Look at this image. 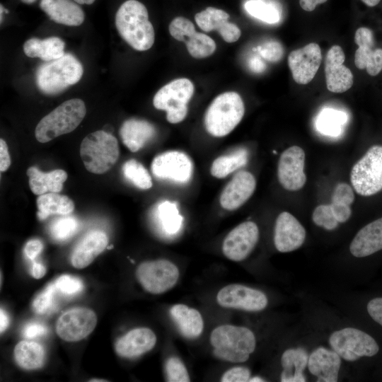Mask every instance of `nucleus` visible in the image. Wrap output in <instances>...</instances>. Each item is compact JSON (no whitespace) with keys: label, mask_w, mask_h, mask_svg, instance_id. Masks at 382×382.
I'll return each instance as SVG.
<instances>
[{"label":"nucleus","mask_w":382,"mask_h":382,"mask_svg":"<svg viewBox=\"0 0 382 382\" xmlns=\"http://www.w3.org/2000/svg\"><path fill=\"white\" fill-rule=\"evenodd\" d=\"M115 26L122 37L138 51L149 50L155 40V33L149 20L146 6L137 0L124 2L115 15Z\"/></svg>","instance_id":"f257e3e1"},{"label":"nucleus","mask_w":382,"mask_h":382,"mask_svg":"<svg viewBox=\"0 0 382 382\" xmlns=\"http://www.w3.org/2000/svg\"><path fill=\"white\" fill-rule=\"evenodd\" d=\"M210 342L216 357L232 363L246 361L256 347V338L251 330L233 325L214 328Z\"/></svg>","instance_id":"f03ea898"},{"label":"nucleus","mask_w":382,"mask_h":382,"mask_svg":"<svg viewBox=\"0 0 382 382\" xmlns=\"http://www.w3.org/2000/svg\"><path fill=\"white\" fill-rule=\"evenodd\" d=\"M83 73L81 62L71 54L41 64L35 74L38 89L47 95L62 92L79 81Z\"/></svg>","instance_id":"7ed1b4c3"},{"label":"nucleus","mask_w":382,"mask_h":382,"mask_svg":"<svg viewBox=\"0 0 382 382\" xmlns=\"http://www.w3.org/2000/svg\"><path fill=\"white\" fill-rule=\"evenodd\" d=\"M244 113V103L238 93H222L213 100L206 111L205 128L212 136L223 137L235 129Z\"/></svg>","instance_id":"20e7f679"},{"label":"nucleus","mask_w":382,"mask_h":382,"mask_svg":"<svg viewBox=\"0 0 382 382\" xmlns=\"http://www.w3.org/2000/svg\"><path fill=\"white\" fill-rule=\"evenodd\" d=\"M86 113L84 102L79 98L64 101L42 118L35 130L36 139L45 143L74 131Z\"/></svg>","instance_id":"39448f33"},{"label":"nucleus","mask_w":382,"mask_h":382,"mask_svg":"<svg viewBox=\"0 0 382 382\" xmlns=\"http://www.w3.org/2000/svg\"><path fill=\"white\" fill-rule=\"evenodd\" d=\"M80 156L88 171L103 174L109 170L119 158L117 140L103 130L92 132L82 140Z\"/></svg>","instance_id":"423d86ee"},{"label":"nucleus","mask_w":382,"mask_h":382,"mask_svg":"<svg viewBox=\"0 0 382 382\" xmlns=\"http://www.w3.org/2000/svg\"><path fill=\"white\" fill-rule=\"evenodd\" d=\"M328 343L342 359L348 362L356 361L364 357H373L379 351L378 343L370 335L352 327L333 331L329 336Z\"/></svg>","instance_id":"0eeeda50"},{"label":"nucleus","mask_w":382,"mask_h":382,"mask_svg":"<svg viewBox=\"0 0 382 382\" xmlns=\"http://www.w3.org/2000/svg\"><path fill=\"white\" fill-rule=\"evenodd\" d=\"M194 93V85L186 78L175 79L160 88L153 100L154 106L166 112L172 124L182 122L187 113V103Z\"/></svg>","instance_id":"6e6552de"},{"label":"nucleus","mask_w":382,"mask_h":382,"mask_svg":"<svg viewBox=\"0 0 382 382\" xmlns=\"http://www.w3.org/2000/svg\"><path fill=\"white\" fill-rule=\"evenodd\" d=\"M351 183L362 196L374 195L382 190V146L374 145L353 166Z\"/></svg>","instance_id":"1a4fd4ad"},{"label":"nucleus","mask_w":382,"mask_h":382,"mask_svg":"<svg viewBox=\"0 0 382 382\" xmlns=\"http://www.w3.org/2000/svg\"><path fill=\"white\" fill-rule=\"evenodd\" d=\"M142 287L154 294H163L172 289L179 279V270L172 262L160 259L141 263L136 272Z\"/></svg>","instance_id":"9d476101"},{"label":"nucleus","mask_w":382,"mask_h":382,"mask_svg":"<svg viewBox=\"0 0 382 382\" xmlns=\"http://www.w3.org/2000/svg\"><path fill=\"white\" fill-rule=\"evenodd\" d=\"M151 168L154 175L158 179L185 184L192 178L193 164L185 153L168 151L156 156L152 161Z\"/></svg>","instance_id":"9b49d317"},{"label":"nucleus","mask_w":382,"mask_h":382,"mask_svg":"<svg viewBox=\"0 0 382 382\" xmlns=\"http://www.w3.org/2000/svg\"><path fill=\"white\" fill-rule=\"evenodd\" d=\"M168 29L173 38L185 43L189 54L194 58L209 57L216 50L213 39L204 33L196 32L194 24L185 17L173 19Z\"/></svg>","instance_id":"f8f14e48"},{"label":"nucleus","mask_w":382,"mask_h":382,"mask_svg":"<svg viewBox=\"0 0 382 382\" xmlns=\"http://www.w3.org/2000/svg\"><path fill=\"white\" fill-rule=\"evenodd\" d=\"M216 300L222 307L249 312L261 311L268 304L267 297L264 292L238 284H231L221 289Z\"/></svg>","instance_id":"ddd939ff"},{"label":"nucleus","mask_w":382,"mask_h":382,"mask_svg":"<svg viewBox=\"0 0 382 382\" xmlns=\"http://www.w3.org/2000/svg\"><path fill=\"white\" fill-rule=\"evenodd\" d=\"M97 316L87 308L77 307L62 313L57 320L56 331L65 341L76 342L87 337L95 328Z\"/></svg>","instance_id":"4468645a"},{"label":"nucleus","mask_w":382,"mask_h":382,"mask_svg":"<svg viewBox=\"0 0 382 382\" xmlns=\"http://www.w3.org/2000/svg\"><path fill=\"white\" fill-rule=\"evenodd\" d=\"M259 228L251 221H244L233 228L222 244L224 255L230 260L240 262L246 259L259 240Z\"/></svg>","instance_id":"2eb2a0df"},{"label":"nucleus","mask_w":382,"mask_h":382,"mask_svg":"<svg viewBox=\"0 0 382 382\" xmlns=\"http://www.w3.org/2000/svg\"><path fill=\"white\" fill-rule=\"evenodd\" d=\"M304 163L305 153L301 147L292 146L282 152L278 162L277 177L285 190L296 191L304 186Z\"/></svg>","instance_id":"dca6fc26"},{"label":"nucleus","mask_w":382,"mask_h":382,"mask_svg":"<svg viewBox=\"0 0 382 382\" xmlns=\"http://www.w3.org/2000/svg\"><path fill=\"white\" fill-rule=\"evenodd\" d=\"M354 42L358 45L354 53L356 67L365 69L370 76H378L382 71V47L376 46L374 31L367 27L359 28Z\"/></svg>","instance_id":"f3484780"},{"label":"nucleus","mask_w":382,"mask_h":382,"mask_svg":"<svg viewBox=\"0 0 382 382\" xmlns=\"http://www.w3.org/2000/svg\"><path fill=\"white\" fill-rule=\"evenodd\" d=\"M321 61V50L316 42L291 51L288 57V64L293 79L299 84L310 83L315 77Z\"/></svg>","instance_id":"a211bd4d"},{"label":"nucleus","mask_w":382,"mask_h":382,"mask_svg":"<svg viewBox=\"0 0 382 382\" xmlns=\"http://www.w3.org/2000/svg\"><path fill=\"white\" fill-rule=\"evenodd\" d=\"M345 55L342 48L333 45L328 51L325 59L326 87L332 93H341L349 90L354 83L351 70L343 65Z\"/></svg>","instance_id":"6ab92c4d"},{"label":"nucleus","mask_w":382,"mask_h":382,"mask_svg":"<svg viewBox=\"0 0 382 382\" xmlns=\"http://www.w3.org/2000/svg\"><path fill=\"white\" fill-rule=\"evenodd\" d=\"M306 230L289 212L280 213L275 221L274 244L280 253H289L299 249L306 239Z\"/></svg>","instance_id":"aec40b11"},{"label":"nucleus","mask_w":382,"mask_h":382,"mask_svg":"<svg viewBox=\"0 0 382 382\" xmlns=\"http://www.w3.org/2000/svg\"><path fill=\"white\" fill-rule=\"evenodd\" d=\"M256 187L254 175L247 170L236 173L221 193L219 203L228 211L241 207L252 196Z\"/></svg>","instance_id":"412c9836"},{"label":"nucleus","mask_w":382,"mask_h":382,"mask_svg":"<svg viewBox=\"0 0 382 382\" xmlns=\"http://www.w3.org/2000/svg\"><path fill=\"white\" fill-rule=\"evenodd\" d=\"M342 358L331 348L319 346L309 354L307 369L317 382L339 380Z\"/></svg>","instance_id":"4be33fe9"},{"label":"nucleus","mask_w":382,"mask_h":382,"mask_svg":"<svg viewBox=\"0 0 382 382\" xmlns=\"http://www.w3.org/2000/svg\"><path fill=\"white\" fill-rule=\"evenodd\" d=\"M228 13L214 7H207L195 16L196 23L203 31L216 30L224 41L231 43L239 39L241 32L236 24L228 22Z\"/></svg>","instance_id":"5701e85b"},{"label":"nucleus","mask_w":382,"mask_h":382,"mask_svg":"<svg viewBox=\"0 0 382 382\" xmlns=\"http://www.w3.org/2000/svg\"><path fill=\"white\" fill-rule=\"evenodd\" d=\"M156 336L147 328L133 329L120 337L115 351L121 357L132 358L150 351L156 345Z\"/></svg>","instance_id":"b1692460"},{"label":"nucleus","mask_w":382,"mask_h":382,"mask_svg":"<svg viewBox=\"0 0 382 382\" xmlns=\"http://www.w3.org/2000/svg\"><path fill=\"white\" fill-rule=\"evenodd\" d=\"M107 235L101 231H91L77 243L71 256V262L78 269L88 266L106 248Z\"/></svg>","instance_id":"393cba45"},{"label":"nucleus","mask_w":382,"mask_h":382,"mask_svg":"<svg viewBox=\"0 0 382 382\" xmlns=\"http://www.w3.org/2000/svg\"><path fill=\"white\" fill-rule=\"evenodd\" d=\"M381 250H382V217L361 228L349 245V251L356 257H367Z\"/></svg>","instance_id":"a878e982"},{"label":"nucleus","mask_w":382,"mask_h":382,"mask_svg":"<svg viewBox=\"0 0 382 382\" xmlns=\"http://www.w3.org/2000/svg\"><path fill=\"white\" fill-rule=\"evenodd\" d=\"M40 6L57 23L79 26L85 18L83 11L74 0H41Z\"/></svg>","instance_id":"bb28decb"},{"label":"nucleus","mask_w":382,"mask_h":382,"mask_svg":"<svg viewBox=\"0 0 382 382\" xmlns=\"http://www.w3.org/2000/svg\"><path fill=\"white\" fill-rule=\"evenodd\" d=\"M309 354L303 347L286 349L281 356L282 371L280 374L282 382H305L304 374L307 369Z\"/></svg>","instance_id":"cd10ccee"},{"label":"nucleus","mask_w":382,"mask_h":382,"mask_svg":"<svg viewBox=\"0 0 382 382\" xmlns=\"http://www.w3.org/2000/svg\"><path fill=\"white\" fill-rule=\"evenodd\" d=\"M155 134V127L144 120L129 119L123 122L120 129L122 143L132 152L143 148Z\"/></svg>","instance_id":"c85d7f7f"},{"label":"nucleus","mask_w":382,"mask_h":382,"mask_svg":"<svg viewBox=\"0 0 382 382\" xmlns=\"http://www.w3.org/2000/svg\"><path fill=\"white\" fill-rule=\"evenodd\" d=\"M26 173L29 177L30 190L37 195L47 192H59L67 178L66 172L62 169L45 173L36 167H30Z\"/></svg>","instance_id":"c756f323"},{"label":"nucleus","mask_w":382,"mask_h":382,"mask_svg":"<svg viewBox=\"0 0 382 382\" xmlns=\"http://www.w3.org/2000/svg\"><path fill=\"white\" fill-rule=\"evenodd\" d=\"M170 313L180 333L185 337L195 339L202 333L203 318L197 309L180 303L173 306Z\"/></svg>","instance_id":"7c9ffc66"},{"label":"nucleus","mask_w":382,"mask_h":382,"mask_svg":"<svg viewBox=\"0 0 382 382\" xmlns=\"http://www.w3.org/2000/svg\"><path fill=\"white\" fill-rule=\"evenodd\" d=\"M65 43L57 37H50L40 40L33 37L25 42L23 51L26 56L38 57L45 62H50L62 57Z\"/></svg>","instance_id":"2f4dec72"},{"label":"nucleus","mask_w":382,"mask_h":382,"mask_svg":"<svg viewBox=\"0 0 382 382\" xmlns=\"http://www.w3.org/2000/svg\"><path fill=\"white\" fill-rule=\"evenodd\" d=\"M36 202L38 208L37 216L41 220L54 214L69 215L74 209V202L67 196L59 195L58 192L40 195L37 198Z\"/></svg>","instance_id":"473e14b6"},{"label":"nucleus","mask_w":382,"mask_h":382,"mask_svg":"<svg viewBox=\"0 0 382 382\" xmlns=\"http://www.w3.org/2000/svg\"><path fill=\"white\" fill-rule=\"evenodd\" d=\"M14 357L21 368L27 370L37 369L44 364L45 352L37 342L21 341L14 349Z\"/></svg>","instance_id":"72a5a7b5"},{"label":"nucleus","mask_w":382,"mask_h":382,"mask_svg":"<svg viewBox=\"0 0 382 382\" xmlns=\"http://www.w3.org/2000/svg\"><path fill=\"white\" fill-rule=\"evenodd\" d=\"M248 160V152L240 148L228 154L217 157L212 163L210 173L216 178H224L244 166Z\"/></svg>","instance_id":"f704fd0d"},{"label":"nucleus","mask_w":382,"mask_h":382,"mask_svg":"<svg viewBox=\"0 0 382 382\" xmlns=\"http://www.w3.org/2000/svg\"><path fill=\"white\" fill-rule=\"evenodd\" d=\"M156 222L166 235H174L180 229L183 221L176 204L168 200L162 201L155 208Z\"/></svg>","instance_id":"c9c22d12"},{"label":"nucleus","mask_w":382,"mask_h":382,"mask_svg":"<svg viewBox=\"0 0 382 382\" xmlns=\"http://www.w3.org/2000/svg\"><path fill=\"white\" fill-rule=\"evenodd\" d=\"M347 116L343 111L332 108H325L320 112L316 127L321 134L330 137L339 136L347 122Z\"/></svg>","instance_id":"e433bc0d"},{"label":"nucleus","mask_w":382,"mask_h":382,"mask_svg":"<svg viewBox=\"0 0 382 382\" xmlns=\"http://www.w3.org/2000/svg\"><path fill=\"white\" fill-rule=\"evenodd\" d=\"M125 178L135 187L148 190L152 187L151 177L147 169L135 159L126 161L122 168Z\"/></svg>","instance_id":"4c0bfd02"},{"label":"nucleus","mask_w":382,"mask_h":382,"mask_svg":"<svg viewBox=\"0 0 382 382\" xmlns=\"http://www.w3.org/2000/svg\"><path fill=\"white\" fill-rule=\"evenodd\" d=\"M245 11L254 18L267 23H276L279 21L277 8L262 0H250L245 4Z\"/></svg>","instance_id":"58836bf2"},{"label":"nucleus","mask_w":382,"mask_h":382,"mask_svg":"<svg viewBox=\"0 0 382 382\" xmlns=\"http://www.w3.org/2000/svg\"><path fill=\"white\" fill-rule=\"evenodd\" d=\"M78 226V221L74 217L66 215L53 221L50 233L55 240L64 241L76 233Z\"/></svg>","instance_id":"ea45409f"},{"label":"nucleus","mask_w":382,"mask_h":382,"mask_svg":"<svg viewBox=\"0 0 382 382\" xmlns=\"http://www.w3.org/2000/svg\"><path fill=\"white\" fill-rule=\"evenodd\" d=\"M316 225L325 230H335L339 225L330 204H320L316 207L312 214Z\"/></svg>","instance_id":"a19ab883"},{"label":"nucleus","mask_w":382,"mask_h":382,"mask_svg":"<svg viewBox=\"0 0 382 382\" xmlns=\"http://www.w3.org/2000/svg\"><path fill=\"white\" fill-rule=\"evenodd\" d=\"M165 370L168 381L189 382L190 381L185 364L177 357H171L167 359Z\"/></svg>","instance_id":"79ce46f5"},{"label":"nucleus","mask_w":382,"mask_h":382,"mask_svg":"<svg viewBox=\"0 0 382 382\" xmlns=\"http://www.w3.org/2000/svg\"><path fill=\"white\" fill-rule=\"evenodd\" d=\"M57 288L54 283L49 284L33 301V311L38 314L47 313L54 302V292Z\"/></svg>","instance_id":"37998d69"},{"label":"nucleus","mask_w":382,"mask_h":382,"mask_svg":"<svg viewBox=\"0 0 382 382\" xmlns=\"http://www.w3.org/2000/svg\"><path fill=\"white\" fill-rule=\"evenodd\" d=\"M57 289L65 295H74L83 289V283L79 278L71 275H62L54 282Z\"/></svg>","instance_id":"c03bdc74"},{"label":"nucleus","mask_w":382,"mask_h":382,"mask_svg":"<svg viewBox=\"0 0 382 382\" xmlns=\"http://www.w3.org/2000/svg\"><path fill=\"white\" fill-rule=\"evenodd\" d=\"M258 50L265 59L272 62L279 61L284 55V49L282 44L274 40L263 43L259 47Z\"/></svg>","instance_id":"a18cd8bd"},{"label":"nucleus","mask_w":382,"mask_h":382,"mask_svg":"<svg viewBox=\"0 0 382 382\" xmlns=\"http://www.w3.org/2000/svg\"><path fill=\"white\" fill-rule=\"evenodd\" d=\"M250 376V371L248 368L243 366H236L225 371L221 378V381L246 382L249 381Z\"/></svg>","instance_id":"49530a36"},{"label":"nucleus","mask_w":382,"mask_h":382,"mask_svg":"<svg viewBox=\"0 0 382 382\" xmlns=\"http://www.w3.org/2000/svg\"><path fill=\"white\" fill-rule=\"evenodd\" d=\"M332 200L342 202L351 205L354 200V195L350 185L340 183L336 185L332 195Z\"/></svg>","instance_id":"de8ad7c7"},{"label":"nucleus","mask_w":382,"mask_h":382,"mask_svg":"<svg viewBox=\"0 0 382 382\" xmlns=\"http://www.w3.org/2000/svg\"><path fill=\"white\" fill-rule=\"evenodd\" d=\"M332 212L339 223H345L348 221L352 215L350 205L338 201L332 200L330 204Z\"/></svg>","instance_id":"09e8293b"},{"label":"nucleus","mask_w":382,"mask_h":382,"mask_svg":"<svg viewBox=\"0 0 382 382\" xmlns=\"http://www.w3.org/2000/svg\"><path fill=\"white\" fill-rule=\"evenodd\" d=\"M366 309L371 318L382 326V297L370 300Z\"/></svg>","instance_id":"8fccbe9b"},{"label":"nucleus","mask_w":382,"mask_h":382,"mask_svg":"<svg viewBox=\"0 0 382 382\" xmlns=\"http://www.w3.org/2000/svg\"><path fill=\"white\" fill-rule=\"evenodd\" d=\"M43 244L39 239H32L27 242L24 252L28 258L34 261L36 257L42 252Z\"/></svg>","instance_id":"3c124183"},{"label":"nucleus","mask_w":382,"mask_h":382,"mask_svg":"<svg viewBox=\"0 0 382 382\" xmlns=\"http://www.w3.org/2000/svg\"><path fill=\"white\" fill-rule=\"evenodd\" d=\"M47 332V328L43 324L39 323H32L28 324L23 330L24 336L26 338H34L44 335Z\"/></svg>","instance_id":"603ef678"},{"label":"nucleus","mask_w":382,"mask_h":382,"mask_svg":"<svg viewBox=\"0 0 382 382\" xmlns=\"http://www.w3.org/2000/svg\"><path fill=\"white\" fill-rule=\"evenodd\" d=\"M11 165V158L6 141L0 139V170L6 171Z\"/></svg>","instance_id":"864d4df0"},{"label":"nucleus","mask_w":382,"mask_h":382,"mask_svg":"<svg viewBox=\"0 0 382 382\" xmlns=\"http://www.w3.org/2000/svg\"><path fill=\"white\" fill-rule=\"evenodd\" d=\"M328 0H299L301 7L306 11H313L318 5L326 2Z\"/></svg>","instance_id":"5fc2aeb1"},{"label":"nucleus","mask_w":382,"mask_h":382,"mask_svg":"<svg viewBox=\"0 0 382 382\" xmlns=\"http://www.w3.org/2000/svg\"><path fill=\"white\" fill-rule=\"evenodd\" d=\"M33 265L30 269L31 275L35 279L42 278L46 273L45 266L37 262L33 261Z\"/></svg>","instance_id":"6e6d98bb"},{"label":"nucleus","mask_w":382,"mask_h":382,"mask_svg":"<svg viewBox=\"0 0 382 382\" xmlns=\"http://www.w3.org/2000/svg\"><path fill=\"white\" fill-rule=\"evenodd\" d=\"M9 320L8 316L6 312L1 309L0 311V331L3 332L8 326Z\"/></svg>","instance_id":"4d7b16f0"},{"label":"nucleus","mask_w":382,"mask_h":382,"mask_svg":"<svg viewBox=\"0 0 382 382\" xmlns=\"http://www.w3.org/2000/svg\"><path fill=\"white\" fill-rule=\"evenodd\" d=\"M250 66L252 70L256 72L262 71L265 69V64L259 58H254L250 61Z\"/></svg>","instance_id":"13d9d810"},{"label":"nucleus","mask_w":382,"mask_h":382,"mask_svg":"<svg viewBox=\"0 0 382 382\" xmlns=\"http://www.w3.org/2000/svg\"><path fill=\"white\" fill-rule=\"evenodd\" d=\"M366 6L374 7L377 6L381 0H361Z\"/></svg>","instance_id":"bf43d9fd"},{"label":"nucleus","mask_w":382,"mask_h":382,"mask_svg":"<svg viewBox=\"0 0 382 382\" xmlns=\"http://www.w3.org/2000/svg\"><path fill=\"white\" fill-rule=\"evenodd\" d=\"M79 4H92L96 0H74Z\"/></svg>","instance_id":"052dcab7"},{"label":"nucleus","mask_w":382,"mask_h":382,"mask_svg":"<svg viewBox=\"0 0 382 382\" xmlns=\"http://www.w3.org/2000/svg\"><path fill=\"white\" fill-rule=\"evenodd\" d=\"M249 381L250 382H262V381H265V380L259 376H255L253 378L250 377Z\"/></svg>","instance_id":"680f3d73"},{"label":"nucleus","mask_w":382,"mask_h":382,"mask_svg":"<svg viewBox=\"0 0 382 382\" xmlns=\"http://www.w3.org/2000/svg\"><path fill=\"white\" fill-rule=\"evenodd\" d=\"M0 7H1V8H0V10H1V13H0V14H1V18H0V19H1V22H2V15H3V11L5 10V8H4V6H2V4L0 5Z\"/></svg>","instance_id":"e2e57ef3"},{"label":"nucleus","mask_w":382,"mask_h":382,"mask_svg":"<svg viewBox=\"0 0 382 382\" xmlns=\"http://www.w3.org/2000/svg\"><path fill=\"white\" fill-rule=\"evenodd\" d=\"M21 1L25 4H32L35 1V0H21Z\"/></svg>","instance_id":"0e129e2a"},{"label":"nucleus","mask_w":382,"mask_h":382,"mask_svg":"<svg viewBox=\"0 0 382 382\" xmlns=\"http://www.w3.org/2000/svg\"><path fill=\"white\" fill-rule=\"evenodd\" d=\"M91 381H106L105 380H96V379H93L91 380Z\"/></svg>","instance_id":"69168bd1"}]
</instances>
